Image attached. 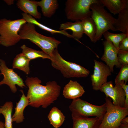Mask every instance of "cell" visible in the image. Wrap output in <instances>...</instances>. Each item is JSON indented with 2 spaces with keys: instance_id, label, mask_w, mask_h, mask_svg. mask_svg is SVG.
I'll use <instances>...</instances> for the list:
<instances>
[{
  "instance_id": "cell-19",
  "label": "cell",
  "mask_w": 128,
  "mask_h": 128,
  "mask_svg": "<svg viewBox=\"0 0 128 128\" xmlns=\"http://www.w3.org/2000/svg\"><path fill=\"white\" fill-rule=\"evenodd\" d=\"M37 4L41 7L43 15L47 17H50L54 14L59 5L56 0H42L37 1Z\"/></svg>"
},
{
  "instance_id": "cell-28",
  "label": "cell",
  "mask_w": 128,
  "mask_h": 128,
  "mask_svg": "<svg viewBox=\"0 0 128 128\" xmlns=\"http://www.w3.org/2000/svg\"><path fill=\"white\" fill-rule=\"evenodd\" d=\"M119 72L116 77L115 82V84H120L124 82L126 84L128 80V64L121 65Z\"/></svg>"
},
{
  "instance_id": "cell-17",
  "label": "cell",
  "mask_w": 128,
  "mask_h": 128,
  "mask_svg": "<svg viewBox=\"0 0 128 128\" xmlns=\"http://www.w3.org/2000/svg\"><path fill=\"white\" fill-rule=\"evenodd\" d=\"M59 29L65 31L69 30H71L73 38L77 41L82 37L84 34L82 23L80 20L74 22H67L62 23L60 24Z\"/></svg>"
},
{
  "instance_id": "cell-8",
  "label": "cell",
  "mask_w": 128,
  "mask_h": 128,
  "mask_svg": "<svg viewBox=\"0 0 128 128\" xmlns=\"http://www.w3.org/2000/svg\"><path fill=\"white\" fill-rule=\"evenodd\" d=\"M105 100L106 111L98 128H118L122 119L128 115V108L114 105L109 97Z\"/></svg>"
},
{
  "instance_id": "cell-3",
  "label": "cell",
  "mask_w": 128,
  "mask_h": 128,
  "mask_svg": "<svg viewBox=\"0 0 128 128\" xmlns=\"http://www.w3.org/2000/svg\"><path fill=\"white\" fill-rule=\"evenodd\" d=\"M104 7L100 0L98 2L92 4L90 6L92 12L91 17L97 28L94 43L99 41L105 32L109 30L116 31L114 27L116 19L106 10Z\"/></svg>"
},
{
  "instance_id": "cell-6",
  "label": "cell",
  "mask_w": 128,
  "mask_h": 128,
  "mask_svg": "<svg viewBox=\"0 0 128 128\" xmlns=\"http://www.w3.org/2000/svg\"><path fill=\"white\" fill-rule=\"evenodd\" d=\"M73 100L69 106L72 118H87L94 116L103 118L106 112L105 103L100 105L90 104L78 98Z\"/></svg>"
},
{
  "instance_id": "cell-15",
  "label": "cell",
  "mask_w": 128,
  "mask_h": 128,
  "mask_svg": "<svg viewBox=\"0 0 128 128\" xmlns=\"http://www.w3.org/2000/svg\"><path fill=\"white\" fill-rule=\"evenodd\" d=\"M20 91L22 95L18 102L16 103V107L15 108V112L12 116L13 122L17 123L23 121L24 119V111L29 104L28 99L25 95L23 90H21Z\"/></svg>"
},
{
  "instance_id": "cell-27",
  "label": "cell",
  "mask_w": 128,
  "mask_h": 128,
  "mask_svg": "<svg viewBox=\"0 0 128 128\" xmlns=\"http://www.w3.org/2000/svg\"><path fill=\"white\" fill-rule=\"evenodd\" d=\"M105 40L111 42L114 46L118 50H119L120 43L125 37L128 36V35L123 33H114L106 31L103 34Z\"/></svg>"
},
{
  "instance_id": "cell-34",
  "label": "cell",
  "mask_w": 128,
  "mask_h": 128,
  "mask_svg": "<svg viewBox=\"0 0 128 128\" xmlns=\"http://www.w3.org/2000/svg\"><path fill=\"white\" fill-rule=\"evenodd\" d=\"M118 128H128V124H124L121 123Z\"/></svg>"
},
{
  "instance_id": "cell-11",
  "label": "cell",
  "mask_w": 128,
  "mask_h": 128,
  "mask_svg": "<svg viewBox=\"0 0 128 128\" xmlns=\"http://www.w3.org/2000/svg\"><path fill=\"white\" fill-rule=\"evenodd\" d=\"M93 73L91 75L92 89L99 90L102 86L107 82V77L111 74L109 67L101 62L94 60Z\"/></svg>"
},
{
  "instance_id": "cell-30",
  "label": "cell",
  "mask_w": 128,
  "mask_h": 128,
  "mask_svg": "<svg viewBox=\"0 0 128 128\" xmlns=\"http://www.w3.org/2000/svg\"><path fill=\"white\" fill-rule=\"evenodd\" d=\"M124 90L125 93V100L124 107L128 108V85L122 82L120 84Z\"/></svg>"
},
{
  "instance_id": "cell-22",
  "label": "cell",
  "mask_w": 128,
  "mask_h": 128,
  "mask_svg": "<svg viewBox=\"0 0 128 128\" xmlns=\"http://www.w3.org/2000/svg\"><path fill=\"white\" fill-rule=\"evenodd\" d=\"M23 19L27 23H32L36 25L41 29L50 33L52 34L55 33H59L63 34L68 37L73 38L71 35L69 33L63 30H56L50 28L40 23L37 21L32 16L28 14L23 13L22 14Z\"/></svg>"
},
{
  "instance_id": "cell-36",
  "label": "cell",
  "mask_w": 128,
  "mask_h": 128,
  "mask_svg": "<svg viewBox=\"0 0 128 128\" xmlns=\"http://www.w3.org/2000/svg\"><path fill=\"white\" fill-rule=\"evenodd\" d=\"M1 75V73H0V76Z\"/></svg>"
},
{
  "instance_id": "cell-26",
  "label": "cell",
  "mask_w": 128,
  "mask_h": 128,
  "mask_svg": "<svg viewBox=\"0 0 128 128\" xmlns=\"http://www.w3.org/2000/svg\"><path fill=\"white\" fill-rule=\"evenodd\" d=\"M22 53L30 60L39 58L50 59L51 58L48 55L43 51L37 50L29 47L25 45H22L20 47Z\"/></svg>"
},
{
  "instance_id": "cell-37",
  "label": "cell",
  "mask_w": 128,
  "mask_h": 128,
  "mask_svg": "<svg viewBox=\"0 0 128 128\" xmlns=\"http://www.w3.org/2000/svg\"></svg>"
},
{
  "instance_id": "cell-7",
  "label": "cell",
  "mask_w": 128,
  "mask_h": 128,
  "mask_svg": "<svg viewBox=\"0 0 128 128\" xmlns=\"http://www.w3.org/2000/svg\"><path fill=\"white\" fill-rule=\"evenodd\" d=\"M98 0H68L65 4V11L68 19L72 21H82L91 17L90 6Z\"/></svg>"
},
{
  "instance_id": "cell-21",
  "label": "cell",
  "mask_w": 128,
  "mask_h": 128,
  "mask_svg": "<svg viewBox=\"0 0 128 128\" xmlns=\"http://www.w3.org/2000/svg\"><path fill=\"white\" fill-rule=\"evenodd\" d=\"M104 6L114 15L118 14L127 4L128 0H100Z\"/></svg>"
},
{
  "instance_id": "cell-10",
  "label": "cell",
  "mask_w": 128,
  "mask_h": 128,
  "mask_svg": "<svg viewBox=\"0 0 128 128\" xmlns=\"http://www.w3.org/2000/svg\"><path fill=\"white\" fill-rule=\"evenodd\" d=\"M99 90L104 93L106 97L111 99L114 105L124 107L125 93L120 84H115L114 86L112 81H111L104 84Z\"/></svg>"
},
{
  "instance_id": "cell-4",
  "label": "cell",
  "mask_w": 128,
  "mask_h": 128,
  "mask_svg": "<svg viewBox=\"0 0 128 128\" xmlns=\"http://www.w3.org/2000/svg\"><path fill=\"white\" fill-rule=\"evenodd\" d=\"M26 23L23 18L14 20L6 18L0 19V45L8 47L18 42L21 40L19 31L22 25Z\"/></svg>"
},
{
  "instance_id": "cell-35",
  "label": "cell",
  "mask_w": 128,
  "mask_h": 128,
  "mask_svg": "<svg viewBox=\"0 0 128 128\" xmlns=\"http://www.w3.org/2000/svg\"><path fill=\"white\" fill-rule=\"evenodd\" d=\"M0 128H5L4 123L1 121H0Z\"/></svg>"
},
{
  "instance_id": "cell-12",
  "label": "cell",
  "mask_w": 128,
  "mask_h": 128,
  "mask_svg": "<svg viewBox=\"0 0 128 128\" xmlns=\"http://www.w3.org/2000/svg\"><path fill=\"white\" fill-rule=\"evenodd\" d=\"M103 44L104 52L101 59L106 63L111 72L113 73L114 66L117 68H120L121 66L119 62L118 59L119 50L109 41L105 40L103 42Z\"/></svg>"
},
{
  "instance_id": "cell-24",
  "label": "cell",
  "mask_w": 128,
  "mask_h": 128,
  "mask_svg": "<svg viewBox=\"0 0 128 128\" xmlns=\"http://www.w3.org/2000/svg\"><path fill=\"white\" fill-rule=\"evenodd\" d=\"M48 117L50 124L55 128H58L63 124L65 116L61 111L56 107L51 110Z\"/></svg>"
},
{
  "instance_id": "cell-9",
  "label": "cell",
  "mask_w": 128,
  "mask_h": 128,
  "mask_svg": "<svg viewBox=\"0 0 128 128\" xmlns=\"http://www.w3.org/2000/svg\"><path fill=\"white\" fill-rule=\"evenodd\" d=\"M0 70L4 76L3 79L0 81V86L4 84L7 85L13 93L17 91L16 85L22 88L26 87L20 76L13 69L9 68L5 61L2 59H0Z\"/></svg>"
},
{
  "instance_id": "cell-29",
  "label": "cell",
  "mask_w": 128,
  "mask_h": 128,
  "mask_svg": "<svg viewBox=\"0 0 128 128\" xmlns=\"http://www.w3.org/2000/svg\"><path fill=\"white\" fill-rule=\"evenodd\" d=\"M118 59L121 65L123 64H128V51L119 50Z\"/></svg>"
},
{
  "instance_id": "cell-2",
  "label": "cell",
  "mask_w": 128,
  "mask_h": 128,
  "mask_svg": "<svg viewBox=\"0 0 128 128\" xmlns=\"http://www.w3.org/2000/svg\"><path fill=\"white\" fill-rule=\"evenodd\" d=\"M35 26L27 23L23 25L18 32L21 39L29 40L51 57L54 50L57 49L61 42L54 37L46 36L38 33Z\"/></svg>"
},
{
  "instance_id": "cell-33",
  "label": "cell",
  "mask_w": 128,
  "mask_h": 128,
  "mask_svg": "<svg viewBox=\"0 0 128 128\" xmlns=\"http://www.w3.org/2000/svg\"><path fill=\"white\" fill-rule=\"evenodd\" d=\"M4 1L8 5H11L14 3V0H5Z\"/></svg>"
},
{
  "instance_id": "cell-20",
  "label": "cell",
  "mask_w": 128,
  "mask_h": 128,
  "mask_svg": "<svg viewBox=\"0 0 128 128\" xmlns=\"http://www.w3.org/2000/svg\"><path fill=\"white\" fill-rule=\"evenodd\" d=\"M30 60L22 52L17 55L13 60V68L24 72L26 74L30 73L29 63Z\"/></svg>"
},
{
  "instance_id": "cell-5",
  "label": "cell",
  "mask_w": 128,
  "mask_h": 128,
  "mask_svg": "<svg viewBox=\"0 0 128 128\" xmlns=\"http://www.w3.org/2000/svg\"><path fill=\"white\" fill-rule=\"evenodd\" d=\"M52 66L59 70L64 77H86L90 71L81 65L64 60L60 55L57 49L54 50L50 59Z\"/></svg>"
},
{
  "instance_id": "cell-13",
  "label": "cell",
  "mask_w": 128,
  "mask_h": 128,
  "mask_svg": "<svg viewBox=\"0 0 128 128\" xmlns=\"http://www.w3.org/2000/svg\"><path fill=\"white\" fill-rule=\"evenodd\" d=\"M85 92L83 87L77 82L71 80L64 86L63 94L65 98L73 100L79 98Z\"/></svg>"
},
{
  "instance_id": "cell-31",
  "label": "cell",
  "mask_w": 128,
  "mask_h": 128,
  "mask_svg": "<svg viewBox=\"0 0 128 128\" xmlns=\"http://www.w3.org/2000/svg\"><path fill=\"white\" fill-rule=\"evenodd\" d=\"M119 50L128 51V36L125 37L120 43Z\"/></svg>"
},
{
  "instance_id": "cell-25",
  "label": "cell",
  "mask_w": 128,
  "mask_h": 128,
  "mask_svg": "<svg viewBox=\"0 0 128 128\" xmlns=\"http://www.w3.org/2000/svg\"><path fill=\"white\" fill-rule=\"evenodd\" d=\"M83 33L86 34L93 42L97 31L96 25L91 17L86 18L81 21Z\"/></svg>"
},
{
  "instance_id": "cell-18",
  "label": "cell",
  "mask_w": 128,
  "mask_h": 128,
  "mask_svg": "<svg viewBox=\"0 0 128 128\" xmlns=\"http://www.w3.org/2000/svg\"><path fill=\"white\" fill-rule=\"evenodd\" d=\"M114 27L116 31L128 35V4L119 13Z\"/></svg>"
},
{
  "instance_id": "cell-1",
  "label": "cell",
  "mask_w": 128,
  "mask_h": 128,
  "mask_svg": "<svg viewBox=\"0 0 128 128\" xmlns=\"http://www.w3.org/2000/svg\"><path fill=\"white\" fill-rule=\"evenodd\" d=\"M25 82L28 89L27 97L29 105L36 108H47L56 100L60 93L61 87L55 81H50L45 85L37 77H27Z\"/></svg>"
},
{
  "instance_id": "cell-14",
  "label": "cell",
  "mask_w": 128,
  "mask_h": 128,
  "mask_svg": "<svg viewBox=\"0 0 128 128\" xmlns=\"http://www.w3.org/2000/svg\"><path fill=\"white\" fill-rule=\"evenodd\" d=\"M37 1L34 0H18L16 4L17 7L24 13L30 15L37 19L41 17V13L37 10Z\"/></svg>"
},
{
  "instance_id": "cell-23",
  "label": "cell",
  "mask_w": 128,
  "mask_h": 128,
  "mask_svg": "<svg viewBox=\"0 0 128 128\" xmlns=\"http://www.w3.org/2000/svg\"><path fill=\"white\" fill-rule=\"evenodd\" d=\"M13 104L11 101L6 102L3 105L0 106V115L2 114L5 119V128H13L12 114Z\"/></svg>"
},
{
  "instance_id": "cell-16",
  "label": "cell",
  "mask_w": 128,
  "mask_h": 128,
  "mask_svg": "<svg viewBox=\"0 0 128 128\" xmlns=\"http://www.w3.org/2000/svg\"><path fill=\"white\" fill-rule=\"evenodd\" d=\"M103 118L97 117L73 118L72 128H98Z\"/></svg>"
},
{
  "instance_id": "cell-32",
  "label": "cell",
  "mask_w": 128,
  "mask_h": 128,
  "mask_svg": "<svg viewBox=\"0 0 128 128\" xmlns=\"http://www.w3.org/2000/svg\"><path fill=\"white\" fill-rule=\"evenodd\" d=\"M121 123L124 124H128V117H126L123 118L121 120Z\"/></svg>"
}]
</instances>
